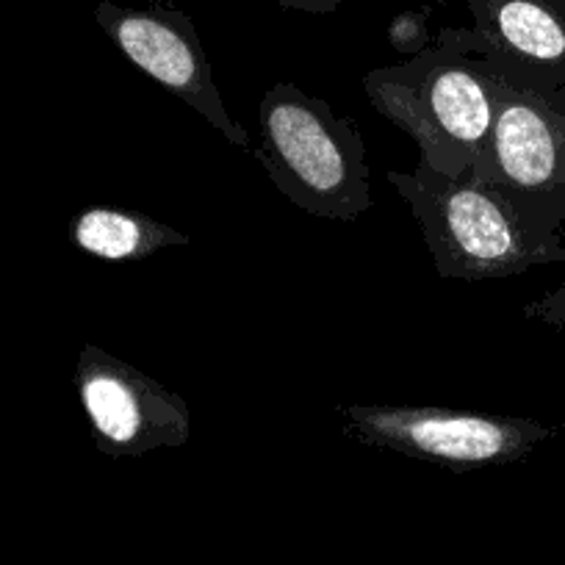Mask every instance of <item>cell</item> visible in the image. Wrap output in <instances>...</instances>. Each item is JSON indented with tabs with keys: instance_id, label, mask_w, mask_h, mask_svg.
<instances>
[{
	"instance_id": "obj_1",
	"label": "cell",
	"mask_w": 565,
	"mask_h": 565,
	"mask_svg": "<svg viewBox=\"0 0 565 565\" xmlns=\"http://www.w3.org/2000/svg\"><path fill=\"white\" fill-rule=\"evenodd\" d=\"M385 178L411 205L444 280H497L565 260L563 233L526 222L477 178L441 175L422 161L416 170L385 172Z\"/></svg>"
},
{
	"instance_id": "obj_2",
	"label": "cell",
	"mask_w": 565,
	"mask_h": 565,
	"mask_svg": "<svg viewBox=\"0 0 565 565\" xmlns=\"http://www.w3.org/2000/svg\"><path fill=\"white\" fill-rule=\"evenodd\" d=\"M374 111L405 130L418 161L449 178L475 170L493 122L491 75L463 51L458 29H444L418 56L363 78Z\"/></svg>"
},
{
	"instance_id": "obj_3",
	"label": "cell",
	"mask_w": 565,
	"mask_h": 565,
	"mask_svg": "<svg viewBox=\"0 0 565 565\" xmlns=\"http://www.w3.org/2000/svg\"><path fill=\"white\" fill-rule=\"evenodd\" d=\"M258 128L255 159L297 209L335 222L372 211V170L355 119L335 117L328 100L297 84H275L260 97Z\"/></svg>"
},
{
	"instance_id": "obj_4",
	"label": "cell",
	"mask_w": 565,
	"mask_h": 565,
	"mask_svg": "<svg viewBox=\"0 0 565 565\" xmlns=\"http://www.w3.org/2000/svg\"><path fill=\"white\" fill-rule=\"evenodd\" d=\"M491 134L469 175L497 189L526 222L563 233L565 89H519L491 75Z\"/></svg>"
},
{
	"instance_id": "obj_5",
	"label": "cell",
	"mask_w": 565,
	"mask_h": 565,
	"mask_svg": "<svg viewBox=\"0 0 565 565\" xmlns=\"http://www.w3.org/2000/svg\"><path fill=\"white\" fill-rule=\"evenodd\" d=\"M339 416L347 436L363 447L391 449L455 475L521 463L535 447L557 436V427L530 416L433 405H339Z\"/></svg>"
},
{
	"instance_id": "obj_6",
	"label": "cell",
	"mask_w": 565,
	"mask_h": 565,
	"mask_svg": "<svg viewBox=\"0 0 565 565\" xmlns=\"http://www.w3.org/2000/svg\"><path fill=\"white\" fill-rule=\"evenodd\" d=\"M75 388L97 452L106 458H139L192 438L189 402L100 347L81 350Z\"/></svg>"
},
{
	"instance_id": "obj_7",
	"label": "cell",
	"mask_w": 565,
	"mask_h": 565,
	"mask_svg": "<svg viewBox=\"0 0 565 565\" xmlns=\"http://www.w3.org/2000/svg\"><path fill=\"white\" fill-rule=\"evenodd\" d=\"M95 20L125 58L209 119L233 148L249 150V134L227 114L209 56L192 20L175 9H130L97 3Z\"/></svg>"
},
{
	"instance_id": "obj_8",
	"label": "cell",
	"mask_w": 565,
	"mask_h": 565,
	"mask_svg": "<svg viewBox=\"0 0 565 565\" xmlns=\"http://www.w3.org/2000/svg\"><path fill=\"white\" fill-rule=\"evenodd\" d=\"M466 53L519 89H565V0H469Z\"/></svg>"
},
{
	"instance_id": "obj_9",
	"label": "cell",
	"mask_w": 565,
	"mask_h": 565,
	"mask_svg": "<svg viewBox=\"0 0 565 565\" xmlns=\"http://www.w3.org/2000/svg\"><path fill=\"white\" fill-rule=\"evenodd\" d=\"M70 242L81 253L106 264H134V260H148L164 247H183L192 238L141 211L92 205L75 214L70 225Z\"/></svg>"
},
{
	"instance_id": "obj_10",
	"label": "cell",
	"mask_w": 565,
	"mask_h": 565,
	"mask_svg": "<svg viewBox=\"0 0 565 565\" xmlns=\"http://www.w3.org/2000/svg\"><path fill=\"white\" fill-rule=\"evenodd\" d=\"M427 14H430V9H422V12H402L399 18H394V23L388 25V42L394 45V51L413 58L433 45V36L430 31H427Z\"/></svg>"
},
{
	"instance_id": "obj_11",
	"label": "cell",
	"mask_w": 565,
	"mask_h": 565,
	"mask_svg": "<svg viewBox=\"0 0 565 565\" xmlns=\"http://www.w3.org/2000/svg\"><path fill=\"white\" fill-rule=\"evenodd\" d=\"M521 313H524L526 319H532V322H541L546 324V328L563 330L565 333V280L559 282L557 289L546 291V295L537 297V300L526 302Z\"/></svg>"
},
{
	"instance_id": "obj_12",
	"label": "cell",
	"mask_w": 565,
	"mask_h": 565,
	"mask_svg": "<svg viewBox=\"0 0 565 565\" xmlns=\"http://www.w3.org/2000/svg\"><path fill=\"white\" fill-rule=\"evenodd\" d=\"M286 9H300V12H313V14H328L333 9H339L347 0H275Z\"/></svg>"
}]
</instances>
